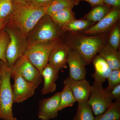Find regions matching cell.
<instances>
[{"label": "cell", "mask_w": 120, "mask_h": 120, "mask_svg": "<svg viewBox=\"0 0 120 120\" xmlns=\"http://www.w3.org/2000/svg\"><path fill=\"white\" fill-rule=\"evenodd\" d=\"M70 49L63 41L52 50L49 58V64L59 71L67 68Z\"/></svg>", "instance_id": "5bb4252c"}, {"label": "cell", "mask_w": 120, "mask_h": 120, "mask_svg": "<svg viewBox=\"0 0 120 120\" xmlns=\"http://www.w3.org/2000/svg\"><path fill=\"white\" fill-rule=\"evenodd\" d=\"M8 21V19L5 20L0 22V31L6 26Z\"/></svg>", "instance_id": "836d02e7"}, {"label": "cell", "mask_w": 120, "mask_h": 120, "mask_svg": "<svg viewBox=\"0 0 120 120\" xmlns=\"http://www.w3.org/2000/svg\"><path fill=\"white\" fill-rule=\"evenodd\" d=\"M107 80L108 85L105 89L110 93L114 88L120 84V69L112 70Z\"/></svg>", "instance_id": "83f0119b"}, {"label": "cell", "mask_w": 120, "mask_h": 120, "mask_svg": "<svg viewBox=\"0 0 120 120\" xmlns=\"http://www.w3.org/2000/svg\"><path fill=\"white\" fill-rule=\"evenodd\" d=\"M48 5L38 7L28 4L14 7L7 24L16 28L27 38L37 23L46 14Z\"/></svg>", "instance_id": "7a4b0ae2"}, {"label": "cell", "mask_w": 120, "mask_h": 120, "mask_svg": "<svg viewBox=\"0 0 120 120\" xmlns=\"http://www.w3.org/2000/svg\"><path fill=\"white\" fill-rule=\"evenodd\" d=\"M52 19L61 28L76 19L72 9L66 8L57 12L52 16Z\"/></svg>", "instance_id": "7402d4cb"}, {"label": "cell", "mask_w": 120, "mask_h": 120, "mask_svg": "<svg viewBox=\"0 0 120 120\" xmlns=\"http://www.w3.org/2000/svg\"><path fill=\"white\" fill-rule=\"evenodd\" d=\"M95 24L92 21L87 19H75L62 27L61 29L65 34H82Z\"/></svg>", "instance_id": "ac0fdd59"}, {"label": "cell", "mask_w": 120, "mask_h": 120, "mask_svg": "<svg viewBox=\"0 0 120 120\" xmlns=\"http://www.w3.org/2000/svg\"><path fill=\"white\" fill-rule=\"evenodd\" d=\"M11 70L6 64L0 61V119L14 120L12 112L13 90L11 84Z\"/></svg>", "instance_id": "277c9868"}, {"label": "cell", "mask_w": 120, "mask_h": 120, "mask_svg": "<svg viewBox=\"0 0 120 120\" xmlns=\"http://www.w3.org/2000/svg\"><path fill=\"white\" fill-rule=\"evenodd\" d=\"M9 37L6 30H2L0 31V61L7 64L5 53Z\"/></svg>", "instance_id": "4316f807"}, {"label": "cell", "mask_w": 120, "mask_h": 120, "mask_svg": "<svg viewBox=\"0 0 120 120\" xmlns=\"http://www.w3.org/2000/svg\"><path fill=\"white\" fill-rule=\"evenodd\" d=\"M120 22L116 23L109 30L106 42L111 47L117 50L120 49Z\"/></svg>", "instance_id": "d4e9b609"}, {"label": "cell", "mask_w": 120, "mask_h": 120, "mask_svg": "<svg viewBox=\"0 0 120 120\" xmlns=\"http://www.w3.org/2000/svg\"><path fill=\"white\" fill-rule=\"evenodd\" d=\"M78 103L77 112L72 120H94V112L88 101Z\"/></svg>", "instance_id": "603a6c76"}, {"label": "cell", "mask_w": 120, "mask_h": 120, "mask_svg": "<svg viewBox=\"0 0 120 120\" xmlns=\"http://www.w3.org/2000/svg\"><path fill=\"white\" fill-rule=\"evenodd\" d=\"M80 2L79 0H54L48 5L46 14L51 16L65 9H72Z\"/></svg>", "instance_id": "d6986e66"}, {"label": "cell", "mask_w": 120, "mask_h": 120, "mask_svg": "<svg viewBox=\"0 0 120 120\" xmlns=\"http://www.w3.org/2000/svg\"><path fill=\"white\" fill-rule=\"evenodd\" d=\"M64 38L30 46L24 55L38 69L41 74L43 68L49 63V56L52 50L63 41Z\"/></svg>", "instance_id": "8992f818"}, {"label": "cell", "mask_w": 120, "mask_h": 120, "mask_svg": "<svg viewBox=\"0 0 120 120\" xmlns=\"http://www.w3.org/2000/svg\"><path fill=\"white\" fill-rule=\"evenodd\" d=\"M81 1H85L88 2L91 5L92 8L97 5H105L103 3V0H79Z\"/></svg>", "instance_id": "d6a6232c"}, {"label": "cell", "mask_w": 120, "mask_h": 120, "mask_svg": "<svg viewBox=\"0 0 120 120\" xmlns=\"http://www.w3.org/2000/svg\"><path fill=\"white\" fill-rule=\"evenodd\" d=\"M110 93L113 99L120 101V84L114 88Z\"/></svg>", "instance_id": "4dcf8cb0"}, {"label": "cell", "mask_w": 120, "mask_h": 120, "mask_svg": "<svg viewBox=\"0 0 120 120\" xmlns=\"http://www.w3.org/2000/svg\"><path fill=\"white\" fill-rule=\"evenodd\" d=\"M65 34L61 28L46 14L30 31L27 37L29 46L63 38Z\"/></svg>", "instance_id": "3957f363"}, {"label": "cell", "mask_w": 120, "mask_h": 120, "mask_svg": "<svg viewBox=\"0 0 120 120\" xmlns=\"http://www.w3.org/2000/svg\"><path fill=\"white\" fill-rule=\"evenodd\" d=\"M118 50L106 43L98 52L99 55L105 60L112 70L120 69V53Z\"/></svg>", "instance_id": "e0dca14e"}, {"label": "cell", "mask_w": 120, "mask_h": 120, "mask_svg": "<svg viewBox=\"0 0 120 120\" xmlns=\"http://www.w3.org/2000/svg\"><path fill=\"white\" fill-rule=\"evenodd\" d=\"M1 78L0 76V86L1 83Z\"/></svg>", "instance_id": "e575fe53"}, {"label": "cell", "mask_w": 120, "mask_h": 120, "mask_svg": "<svg viewBox=\"0 0 120 120\" xmlns=\"http://www.w3.org/2000/svg\"><path fill=\"white\" fill-rule=\"evenodd\" d=\"M54 0H30L28 4L41 7L47 6Z\"/></svg>", "instance_id": "f1b7e54d"}, {"label": "cell", "mask_w": 120, "mask_h": 120, "mask_svg": "<svg viewBox=\"0 0 120 120\" xmlns=\"http://www.w3.org/2000/svg\"><path fill=\"white\" fill-rule=\"evenodd\" d=\"M59 71L48 63L41 73L44 79L41 93L43 95L52 93L55 91L56 85V81L58 78Z\"/></svg>", "instance_id": "9a60e30c"}, {"label": "cell", "mask_w": 120, "mask_h": 120, "mask_svg": "<svg viewBox=\"0 0 120 120\" xmlns=\"http://www.w3.org/2000/svg\"><path fill=\"white\" fill-rule=\"evenodd\" d=\"M91 62L95 68L94 73L92 75L94 81L103 83L109 76L112 69L105 60L99 54H97L92 60Z\"/></svg>", "instance_id": "2e32d148"}, {"label": "cell", "mask_w": 120, "mask_h": 120, "mask_svg": "<svg viewBox=\"0 0 120 120\" xmlns=\"http://www.w3.org/2000/svg\"><path fill=\"white\" fill-rule=\"evenodd\" d=\"M103 3L105 5L112 8L120 9V0H103Z\"/></svg>", "instance_id": "f546056e"}, {"label": "cell", "mask_w": 120, "mask_h": 120, "mask_svg": "<svg viewBox=\"0 0 120 120\" xmlns=\"http://www.w3.org/2000/svg\"><path fill=\"white\" fill-rule=\"evenodd\" d=\"M94 120H120V101L112 102L103 113L95 116Z\"/></svg>", "instance_id": "44dd1931"}, {"label": "cell", "mask_w": 120, "mask_h": 120, "mask_svg": "<svg viewBox=\"0 0 120 120\" xmlns=\"http://www.w3.org/2000/svg\"><path fill=\"white\" fill-rule=\"evenodd\" d=\"M7 25L5 30L8 34L9 40L5 57L7 65L11 68L17 60L24 55L29 46L26 37L15 27Z\"/></svg>", "instance_id": "5b68a950"}, {"label": "cell", "mask_w": 120, "mask_h": 120, "mask_svg": "<svg viewBox=\"0 0 120 120\" xmlns=\"http://www.w3.org/2000/svg\"><path fill=\"white\" fill-rule=\"evenodd\" d=\"M14 10L11 0H0V22L8 19Z\"/></svg>", "instance_id": "484cf974"}, {"label": "cell", "mask_w": 120, "mask_h": 120, "mask_svg": "<svg viewBox=\"0 0 120 120\" xmlns=\"http://www.w3.org/2000/svg\"><path fill=\"white\" fill-rule=\"evenodd\" d=\"M120 9L112 8L109 13L102 19L82 34L86 35H92L109 32L114 25L120 22Z\"/></svg>", "instance_id": "30bf717a"}, {"label": "cell", "mask_w": 120, "mask_h": 120, "mask_svg": "<svg viewBox=\"0 0 120 120\" xmlns=\"http://www.w3.org/2000/svg\"><path fill=\"white\" fill-rule=\"evenodd\" d=\"M113 99L110 93L103 88L102 83L94 81L91 87L88 102L95 116L102 113L112 104Z\"/></svg>", "instance_id": "52a82bcc"}, {"label": "cell", "mask_w": 120, "mask_h": 120, "mask_svg": "<svg viewBox=\"0 0 120 120\" xmlns=\"http://www.w3.org/2000/svg\"><path fill=\"white\" fill-rule=\"evenodd\" d=\"M64 84L71 88L76 101H88L90 94L91 86L86 78L76 80L69 77L65 79Z\"/></svg>", "instance_id": "4fadbf2b"}, {"label": "cell", "mask_w": 120, "mask_h": 120, "mask_svg": "<svg viewBox=\"0 0 120 120\" xmlns=\"http://www.w3.org/2000/svg\"><path fill=\"white\" fill-rule=\"evenodd\" d=\"M60 92H57L49 98L39 101L38 116L41 120H49L57 117L60 102Z\"/></svg>", "instance_id": "8fae6325"}, {"label": "cell", "mask_w": 120, "mask_h": 120, "mask_svg": "<svg viewBox=\"0 0 120 120\" xmlns=\"http://www.w3.org/2000/svg\"><path fill=\"white\" fill-rule=\"evenodd\" d=\"M109 31L92 35L65 34L64 42L70 49L78 52L89 65L101 47L106 43Z\"/></svg>", "instance_id": "6da1fadb"}, {"label": "cell", "mask_w": 120, "mask_h": 120, "mask_svg": "<svg viewBox=\"0 0 120 120\" xmlns=\"http://www.w3.org/2000/svg\"><path fill=\"white\" fill-rule=\"evenodd\" d=\"M112 8L105 5H101L93 7L90 11L82 18L88 20L96 24L107 15Z\"/></svg>", "instance_id": "ffe728a7"}, {"label": "cell", "mask_w": 120, "mask_h": 120, "mask_svg": "<svg viewBox=\"0 0 120 120\" xmlns=\"http://www.w3.org/2000/svg\"><path fill=\"white\" fill-rule=\"evenodd\" d=\"M14 7H22L28 4L30 0H11Z\"/></svg>", "instance_id": "1f68e13d"}, {"label": "cell", "mask_w": 120, "mask_h": 120, "mask_svg": "<svg viewBox=\"0 0 120 120\" xmlns=\"http://www.w3.org/2000/svg\"><path fill=\"white\" fill-rule=\"evenodd\" d=\"M11 75L14 81L12 89L14 103L23 102L34 94L38 88L36 86L19 75L13 74Z\"/></svg>", "instance_id": "9c48e42d"}, {"label": "cell", "mask_w": 120, "mask_h": 120, "mask_svg": "<svg viewBox=\"0 0 120 120\" xmlns=\"http://www.w3.org/2000/svg\"><path fill=\"white\" fill-rule=\"evenodd\" d=\"M76 101L75 99L71 88L68 86L64 85L63 90L60 92L59 111L66 107H72Z\"/></svg>", "instance_id": "cb8c5ba5"}, {"label": "cell", "mask_w": 120, "mask_h": 120, "mask_svg": "<svg viewBox=\"0 0 120 120\" xmlns=\"http://www.w3.org/2000/svg\"><path fill=\"white\" fill-rule=\"evenodd\" d=\"M14 120H17V119H16V118H15V119H14Z\"/></svg>", "instance_id": "d590c367"}, {"label": "cell", "mask_w": 120, "mask_h": 120, "mask_svg": "<svg viewBox=\"0 0 120 120\" xmlns=\"http://www.w3.org/2000/svg\"><path fill=\"white\" fill-rule=\"evenodd\" d=\"M69 69V77L76 80L86 78L87 65L83 58L78 52L70 49L68 58Z\"/></svg>", "instance_id": "7c38bea8"}, {"label": "cell", "mask_w": 120, "mask_h": 120, "mask_svg": "<svg viewBox=\"0 0 120 120\" xmlns=\"http://www.w3.org/2000/svg\"><path fill=\"white\" fill-rule=\"evenodd\" d=\"M11 68L12 75H20L38 88L43 82L41 72L24 55L17 60Z\"/></svg>", "instance_id": "ba28073f"}]
</instances>
